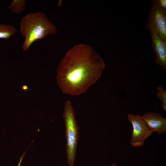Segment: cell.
Masks as SVG:
<instances>
[{
    "mask_svg": "<svg viewBox=\"0 0 166 166\" xmlns=\"http://www.w3.org/2000/svg\"><path fill=\"white\" fill-rule=\"evenodd\" d=\"M127 116L133 128L130 144L134 147H140L152 133L148 129L140 115L130 113Z\"/></svg>",
    "mask_w": 166,
    "mask_h": 166,
    "instance_id": "5b68a950",
    "label": "cell"
},
{
    "mask_svg": "<svg viewBox=\"0 0 166 166\" xmlns=\"http://www.w3.org/2000/svg\"><path fill=\"white\" fill-rule=\"evenodd\" d=\"M148 129L152 133L164 134L166 132V119L160 113L148 111L141 116Z\"/></svg>",
    "mask_w": 166,
    "mask_h": 166,
    "instance_id": "8992f818",
    "label": "cell"
},
{
    "mask_svg": "<svg viewBox=\"0 0 166 166\" xmlns=\"http://www.w3.org/2000/svg\"><path fill=\"white\" fill-rule=\"evenodd\" d=\"M26 2L24 0H14L8 8L14 13H20L24 10Z\"/></svg>",
    "mask_w": 166,
    "mask_h": 166,
    "instance_id": "9c48e42d",
    "label": "cell"
},
{
    "mask_svg": "<svg viewBox=\"0 0 166 166\" xmlns=\"http://www.w3.org/2000/svg\"><path fill=\"white\" fill-rule=\"evenodd\" d=\"M149 31L156 61L160 67L166 70V42L160 39L154 30Z\"/></svg>",
    "mask_w": 166,
    "mask_h": 166,
    "instance_id": "52a82bcc",
    "label": "cell"
},
{
    "mask_svg": "<svg viewBox=\"0 0 166 166\" xmlns=\"http://www.w3.org/2000/svg\"><path fill=\"white\" fill-rule=\"evenodd\" d=\"M151 2L145 29L149 31L154 30L160 38L166 42V10L161 8L155 0Z\"/></svg>",
    "mask_w": 166,
    "mask_h": 166,
    "instance_id": "277c9868",
    "label": "cell"
},
{
    "mask_svg": "<svg viewBox=\"0 0 166 166\" xmlns=\"http://www.w3.org/2000/svg\"><path fill=\"white\" fill-rule=\"evenodd\" d=\"M22 89L24 90H26L28 89V87L26 85H24L22 87Z\"/></svg>",
    "mask_w": 166,
    "mask_h": 166,
    "instance_id": "4fadbf2b",
    "label": "cell"
},
{
    "mask_svg": "<svg viewBox=\"0 0 166 166\" xmlns=\"http://www.w3.org/2000/svg\"><path fill=\"white\" fill-rule=\"evenodd\" d=\"M105 67L102 57L90 46L76 45L67 52L58 65V85L66 94H83L100 78Z\"/></svg>",
    "mask_w": 166,
    "mask_h": 166,
    "instance_id": "6da1fadb",
    "label": "cell"
},
{
    "mask_svg": "<svg viewBox=\"0 0 166 166\" xmlns=\"http://www.w3.org/2000/svg\"><path fill=\"white\" fill-rule=\"evenodd\" d=\"M56 30L55 25L44 12L38 11L27 14L22 18L20 23L19 31L25 38L23 50H27L34 42L55 33Z\"/></svg>",
    "mask_w": 166,
    "mask_h": 166,
    "instance_id": "7a4b0ae2",
    "label": "cell"
},
{
    "mask_svg": "<svg viewBox=\"0 0 166 166\" xmlns=\"http://www.w3.org/2000/svg\"><path fill=\"white\" fill-rule=\"evenodd\" d=\"M157 96L161 101L162 107L164 110L166 111V91L161 86H159L157 88Z\"/></svg>",
    "mask_w": 166,
    "mask_h": 166,
    "instance_id": "30bf717a",
    "label": "cell"
},
{
    "mask_svg": "<svg viewBox=\"0 0 166 166\" xmlns=\"http://www.w3.org/2000/svg\"><path fill=\"white\" fill-rule=\"evenodd\" d=\"M75 116L71 103L68 100L65 103L63 117L66 139V155L69 166H74L79 137V128Z\"/></svg>",
    "mask_w": 166,
    "mask_h": 166,
    "instance_id": "3957f363",
    "label": "cell"
},
{
    "mask_svg": "<svg viewBox=\"0 0 166 166\" xmlns=\"http://www.w3.org/2000/svg\"><path fill=\"white\" fill-rule=\"evenodd\" d=\"M156 3L162 9L166 10V0H155Z\"/></svg>",
    "mask_w": 166,
    "mask_h": 166,
    "instance_id": "8fae6325",
    "label": "cell"
},
{
    "mask_svg": "<svg viewBox=\"0 0 166 166\" xmlns=\"http://www.w3.org/2000/svg\"><path fill=\"white\" fill-rule=\"evenodd\" d=\"M17 32L16 28L12 25L3 23L0 24V39H9Z\"/></svg>",
    "mask_w": 166,
    "mask_h": 166,
    "instance_id": "ba28073f",
    "label": "cell"
},
{
    "mask_svg": "<svg viewBox=\"0 0 166 166\" xmlns=\"http://www.w3.org/2000/svg\"><path fill=\"white\" fill-rule=\"evenodd\" d=\"M103 166H118L116 163H113L110 165H105Z\"/></svg>",
    "mask_w": 166,
    "mask_h": 166,
    "instance_id": "7c38bea8",
    "label": "cell"
}]
</instances>
